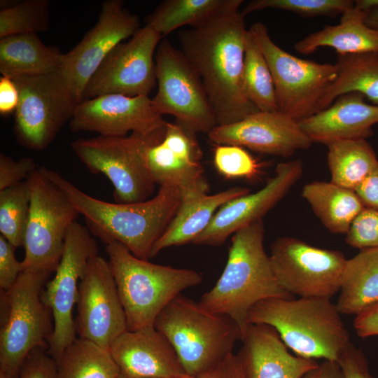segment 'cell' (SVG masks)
Returning <instances> with one entry per match:
<instances>
[{"instance_id": "6", "label": "cell", "mask_w": 378, "mask_h": 378, "mask_svg": "<svg viewBox=\"0 0 378 378\" xmlns=\"http://www.w3.org/2000/svg\"><path fill=\"white\" fill-rule=\"evenodd\" d=\"M153 326L169 340L185 372L195 377L233 353L235 342L241 340L231 318L208 312L181 294L161 311Z\"/></svg>"}, {"instance_id": "9", "label": "cell", "mask_w": 378, "mask_h": 378, "mask_svg": "<svg viewBox=\"0 0 378 378\" xmlns=\"http://www.w3.org/2000/svg\"><path fill=\"white\" fill-rule=\"evenodd\" d=\"M269 65L278 111L300 122L321 111L322 100L336 78L337 65L298 57L270 38L262 22L249 29Z\"/></svg>"}, {"instance_id": "2", "label": "cell", "mask_w": 378, "mask_h": 378, "mask_svg": "<svg viewBox=\"0 0 378 378\" xmlns=\"http://www.w3.org/2000/svg\"><path fill=\"white\" fill-rule=\"evenodd\" d=\"M41 172L65 194L92 235L106 245L117 241L136 257L148 260L153 247L163 234L181 203L178 190L161 186L155 196L131 204L101 200L83 192L55 170L39 167Z\"/></svg>"}, {"instance_id": "48", "label": "cell", "mask_w": 378, "mask_h": 378, "mask_svg": "<svg viewBox=\"0 0 378 378\" xmlns=\"http://www.w3.org/2000/svg\"><path fill=\"white\" fill-rule=\"evenodd\" d=\"M302 378H344L337 361L325 360Z\"/></svg>"}, {"instance_id": "34", "label": "cell", "mask_w": 378, "mask_h": 378, "mask_svg": "<svg viewBox=\"0 0 378 378\" xmlns=\"http://www.w3.org/2000/svg\"><path fill=\"white\" fill-rule=\"evenodd\" d=\"M241 87L246 98L260 111H278L269 65L249 29L245 41Z\"/></svg>"}, {"instance_id": "49", "label": "cell", "mask_w": 378, "mask_h": 378, "mask_svg": "<svg viewBox=\"0 0 378 378\" xmlns=\"http://www.w3.org/2000/svg\"><path fill=\"white\" fill-rule=\"evenodd\" d=\"M354 7L365 12L378 10V0H357L354 1Z\"/></svg>"}, {"instance_id": "30", "label": "cell", "mask_w": 378, "mask_h": 378, "mask_svg": "<svg viewBox=\"0 0 378 378\" xmlns=\"http://www.w3.org/2000/svg\"><path fill=\"white\" fill-rule=\"evenodd\" d=\"M337 74L326 93L321 111L340 96L358 92L378 106V52L337 55Z\"/></svg>"}, {"instance_id": "27", "label": "cell", "mask_w": 378, "mask_h": 378, "mask_svg": "<svg viewBox=\"0 0 378 378\" xmlns=\"http://www.w3.org/2000/svg\"><path fill=\"white\" fill-rule=\"evenodd\" d=\"M63 55L45 45L35 33L5 36L0 38V72L12 79L57 73Z\"/></svg>"}, {"instance_id": "36", "label": "cell", "mask_w": 378, "mask_h": 378, "mask_svg": "<svg viewBox=\"0 0 378 378\" xmlns=\"http://www.w3.org/2000/svg\"><path fill=\"white\" fill-rule=\"evenodd\" d=\"M48 0H25L0 10V38L47 31L50 27Z\"/></svg>"}, {"instance_id": "7", "label": "cell", "mask_w": 378, "mask_h": 378, "mask_svg": "<svg viewBox=\"0 0 378 378\" xmlns=\"http://www.w3.org/2000/svg\"><path fill=\"white\" fill-rule=\"evenodd\" d=\"M50 272L23 270L7 290H1L3 317L0 330V373L18 378L27 355L35 348L48 347L53 332L50 309L42 300Z\"/></svg>"}, {"instance_id": "33", "label": "cell", "mask_w": 378, "mask_h": 378, "mask_svg": "<svg viewBox=\"0 0 378 378\" xmlns=\"http://www.w3.org/2000/svg\"><path fill=\"white\" fill-rule=\"evenodd\" d=\"M56 378H120L109 349L76 338L55 360Z\"/></svg>"}, {"instance_id": "51", "label": "cell", "mask_w": 378, "mask_h": 378, "mask_svg": "<svg viewBox=\"0 0 378 378\" xmlns=\"http://www.w3.org/2000/svg\"><path fill=\"white\" fill-rule=\"evenodd\" d=\"M174 378H197L195 377H193V376H190L186 373H184V374H182L181 375H178L177 377H175Z\"/></svg>"}, {"instance_id": "20", "label": "cell", "mask_w": 378, "mask_h": 378, "mask_svg": "<svg viewBox=\"0 0 378 378\" xmlns=\"http://www.w3.org/2000/svg\"><path fill=\"white\" fill-rule=\"evenodd\" d=\"M208 136L216 145H237L284 158L312 144L299 122L279 111H258L238 122L217 125Z\"/></svg>"}, {"instance_id": "8", "label": "cell", "mask_w": 378, "mask_h": 378, "mask_svg": "<svg viewBox=\"0 0 378 378\" xmlns=\"http://www.w3.org/2000/svg\"><path fill=\"white\" fill-rule=\"evenodd\" d=\"M166 125L148 133L80 138L72 141L71 146L92 174H104L110 180L115 202H141L148 200L156 186L148 167L147 154L164 138Z\"/></svg>"}, {"instance_id": "39", "label": "cell", "mask_w": 378, "mask_h": 378, "mask_svg": "<svg viewBox=\"0 0 378 378\" xmlns=\"http://www.w3.org/2000/svg\"><path fill=\"white\" fill-rule=\"evenodd\" d=\"M345 240L360 250L378 247V210L365 207L352 223Z\"/></svg>"}, {"instance_id": "38", "label": "cell", "mask_w": 378, "mask_h": 378, "mask_svg": "<svg viewBox=\"0 0 378 378\" xmlns=\"http://www.w3.org/2000/svg\"><path fill=\"white\" fill-rule=\"evenodd\" d=\"M214 163L218 172L228 179L255 178L261 174L263 167L244 147L231 144L216 146Z\"/></svg>"}, {"instance_id": "31", "label": "cell", "mask_w": 378, "mask_h": 378, "mask_svg": "<svg viewBox=\"0 0 378 378\" xmlns=\"http://www.w3.org/2000/svg\"><path fill=\"white\" fill-rule=\"evenodd\" d=\"M242 2V0H167L147 16L146 22L163 38L181 27H195L225 12L239 8Z\"/></svg>"}, {"instance_id": "40", "label": "cell", "mask_w": 378, "mask_h": 378, "mask_svg": "<svg viewBox=\"0 0 378 378\" xmlns=\"http://www.w3.org/2000/svg\"><path fill=\"white\" fill-rule=\"evenodd\" d=\"M38 167L29 157L14 160L10 157L0 154V191L27 179Z\"/></svg>"}, {"instance_id": "45", "label": "cell", "mask_w": 378, "mask_h": 378, "mask_svg": "<svg viewBox=\"0 0 378 378\" xmlns=\"http://www.w3.org/2000/svg\"><path fill=\"white\" fill-rule=\"evenodd\" d=\"M197 378H246L237 354L228 355L218 365Z\"/></svg>"}, {"instance_id": "13", "label": "cell", "mask_w": 378, "mask_h": 378, "mask_svg": "<svg viewBox=\"0 0 378 378\" xmlns=\"http://www.w3.org/2000/svg\"><path fill=\"white\" fill-rule=\"evenodd\" d=\"M270 259L280 286L300 298L330 299L340 291L347 261L340 251L321 248L295 237L271 245Z\"/></svg>"}, {"instance_id": "16", "label": "cell", "mask_w": 378, "mask_h": 378, "mask_svg": "<svg viewBox=\"0 0 378 378\" xmlns=\"http://www.w3.org/2000/svg\"><path fill=\"white\" fill-rule=\"evenodd\" d=\"M77 316L79 337L109 349L127 330L122 304L109 262L97 255L92 258L78 284Z\"/></svg>"}, {"instance_id": "28", "label": "cell", "mask_w": 378, "mask_h": 378, "mask_svg": "<svg viewBox=\"0 0 378 378\" xmlns=\"http://www.w3.org/2000/svg\"><path fill=\"white\" fill-rule=\"evenodd\" d=\"M302 196L322 224L334 234H346L357 216L365 208L353 190L331 181L305 184Z\"/></svg>"}, {"instance_id": "22", "label": "cell", "mask_w": 378, "mask_h": 378, "mask_svg": "<svg viewBox=\"0 0 378 378\" xmlns=\"http://www.w3.org/2000/svg\"><path fill=\"white\" fill-rule=\"evenodd\" d=\"M237 356L246 378H302L318 366L315 359L291 354L277 331L250 323Z\"/></svg>"}, {"instance_id": "52", "label": "cell", "mask_w": 378, "mask_h": 378, "mask_svg": "<svg viewBox=\"0 0 378 378\" xmlns=\"http://www.w3.org/2000/svg\"><path fill=\"white\" fill-rule=\"evenodd\" d=\"M0 378H8V377L5 376L4 374L0 373Z\"/></svg>"}, {"instance_id": "32", "label": "cell", "mask_w": 378, "mask_h": 378, "mask_svg": "<svg viewBox=\"0 0 378 378\" xmlns=\"http://www.w3.org/2000/svg\"><path fill=\"white\" fill-rule=\"evenodd\" d=\"M327 146L330 181L343 188L354 190L378 164L366 139L337 141Z\"/></svg>"}, {"instance_id": "42", "label": "cell", "mask_w": 378, "mask_h": 378, "mask_svg": "<svg viewBox=\"0 0 378 378\" xmlns=\"http://www.w3.org/2000/svg\"><path fill=\"white\" fill-rule=\"evenodd\" d=\"M337 362L344 378H374L365 354L351 342L342 352Z\"/></svg>"}, {"instance_id": "21", "label": "cell", "mask_w": 378, "mask_h": 378, "mask_svg": "<svg viewBox=\"0 0 378 378\" xmlns=\"http://www.w3.org/2000/svg\"><path fill=\"white\" fill-rule=\"evenodd\" d=\"M109 351L122 378H174L186 373L169 340L154 326L125 331Z\"/></svg>"}, {"instance_id": "4", "label": "cell", "mask_w": 378, "mask_h": 378, "mask_svg": "<svg viewBox=\"0 0 378 378\" xmlns=\"http://www.w3.org/2000/svg\"><path fill=\"white\" fill-rule=\"evenodd\" d=\"M329 298H268L249 310L248 323L273 327L298 356L337 361L349 344V334Z\"/></svg>"}, {"instance_id": "11", "label": "cell", "mask_w": 378, "mask_h": 378, "mask_svg": "<svg viewBox=\"0 0 378 378\" xmlns=\"http://www.w3.org/2000/svg\"><path fill=\"white\" fill-rule=\"evenodd\" d=\"M13 80L20 94L13 125L16 139L27 149L43 150L72 118L80 102L59 71Z\"/></svg>"}, {"instance_id": "47", "label": "cell", "mask_w": 378, "mask_h": 378, "mask_svg": "<svg viewBox=\"0 0 378 378\" xmlns=\"http://www.w3.org/2000/svg\"><path fill=\"white\" fill-rule=\"evenodd\" d=\"M20 101L18 87L12 78H0V113L6 115L15 111Z\"/></svg>"}, {"instance_id": "18", "label": "cell", "mask_w": 378, "mask_h": 378, "mask_svg": "<svg viewBox=\"0 0 378 378\" xmlns=\"http://www.w3.org/2000/svg\"><path fill=\"white\" fill-rule=\"evenodd\" d=\"M166 123L149 96L109 94L80 102L69 125L74 132L122 136L129 132L148 133Z\"/></svg>"}, {"instance_id": "23", "label": "cell", "mask_w": 378, "mask_h": 378, "mask_svg": "<svg viewBox=\"0 0 378 378\" xmlns=\"http://www.w3.org/2000/svg\"><path fill=\"white\" fill-rule=\"evenodd\" d=\"M378 123V106L368 104L360 93L351 92L337 97L328 108L299 125L313 142L326 144L342 141L366 139Z\"/></svg>"}, {"instance_id": "41", "label": "cell", "mask_w": 378, "mask_h": 378, "mask_svg": "<svg viewBox=\"0 0 378 378\" xmlns=\"http://www.w3.org/2000/svg\"><path fill=\"white\" fill-rule=\"evenodd\" d=\"M55 360L48 353V347L33 349L20 368L18 378H56Z\"/></svg>"}, {"instance_id": "15", "label": "cell", "mask_w": 378, "mask_h": 378, "mask_svg": "<svg viewBox=\"0 0 378 378\" xmlns=\"http://www.w3.org/2000/svg\"><path fill=\"white\" fill-rule=\"evenodd\" d=\"M162 38L146 24L130 41L118 44L90 78L83 100L109 94L148 96L157 83L155 51Z\"/></svg>"}, {"instance_id": "43", "label": "cell", "mask_w": 378, "mask_h": 378, "mask_svg": "<svg viewBox=\"0 0 378 378\" xmlns=\"http://www.w3.org/2000/svg\"><path fill=\"white\" fill-rule=\"evenodd\" d=\"M15 248L0 234V288L7 290L22 272V262L15 255Z\"/></svg>"}, {"instance_id": "37", "label": "cell", "mask_w": 378, "mask_h": 378, "mask_svg": "<svg viewBox=\"0 0 378 378\" xmlns=\"http://www.w3.org/2000/svg\"><path fill=\"white\" fill-rule=\"evenodd\" d=\"M354 6V1L351 0H253L241 13L245 16L255 11L273 8L293 12L307 18H334L342 15Z\"/></svg>"}, {"instance_id": "29", "label": "cell", "mask_w": 378, "mask_h": 378, "mask_svg": "<svg viewBox=\"0 0 378 378\" xmlns=\"http://www.w3.org/2000/svg\"><path fill=\"white\" fill-rule=\"evenodd\" d=\"M336 307L356 315L378 302V247L360 249L347 260Z\"/></svg>"}, {"instance_id": "53", "label": "cell", "mask_w": 378, "mask_h": 378, "mask_svg": "<svg viewBox=\"0 0 378 378\" xmlns=\"http://www.w3.org/2000/svg\"><path fill=\"white\" fill-rule=\"evenodd\" d=\"M120 378H122V377H120Z\"/></svg>"}, {"instance_id": "46", "label": "cell", "mask_w": 378, "mask_h": 378, "mask_svg": "<svg viewBox=\"0 0 378 378\" xmlns=\"http://www.w3.org/2000/svg\"><path fill=\"white\" fill-rule=\"evenodd\" d=\"M354 191L365 207L378 210V164Z\"/></svg>"}, {"instance_id": "35", "label": "cell", "mask_w": 378, "mask_h": 378, "mask_svg": "<svg viewBox=\"0 0 378 378\" xmlns=\"http://www.w3.org/2000/svg\"><path fill=\"white\" fill-rule=\"evenodd\" d=\"M29 206L27 180L0 191V234L15 248L24 245Z\"/></svg>"}, {"instance_id": "3", "label": "cell", "mask_w": 378, "mask_h": 378, "mask_svg": "<svg viewBox=\"0 0 378 378\" xmlns=\"http://www.w3.org/2000/svg\"><path fill=\"white\" fill-rule=\"evenodd\" d=\"M264 236L262 220L236 232L223 272L198 302L208 312L231 318L240 329L241 340L249 326L248 313L255 303L268 298H293L275 277L264 248Z\"/></svg>"}, {"instance_id": "1", "label": "cell", "mask_w": 378, "mask_h": 378, "mask_svg": "<svg viewBox=\"0 0 378 378\" xmlns=\"http://www.w3.org/2000/svg\"><path fill=\"white\" fill-rule=\"evenodd\" d=\"M234 8L179 33L181 51L200 76L217 125L260 111L244 96L241 76L248 29Z\"/></svg>"}, {"instance_id": "26", "label": "cell", "mask_w": 378, "mask_h": 378, "mask_svg": "<svg viewBox=\"0 0 378 378\" xmlns=\"http://www.w3.org/2000/svg\"><path fill=\"white\" fill-rule=\"evenodd\" d=\"M147 162L156 185L176 187L181 200L209 194L204 169L200 161L189 154L161 141L149 149Z\"/></svg>"}, {"instance_id": "50", "label": "cell", "mask_w": 378, "mask_h": 378, "mask_svg": "<svg viewBox=\"0 0 378 378\" xmlns=\"http://www.w3.org/2000/svg\"><path fill=\"white\" fill-rule=\"evenodd\" d=\"M365 22L369 27L378 31V10L368 12Z\"/></svg>"}, {"instance_id": "10", "label": "cell", "mask_w": 378, "mask_h": 378, "mask_svg": "<svg viewBox=\"0 0 378 378\" xmlns=\"http://www.w3.org/2000/svg\"><path fill=\"white\" fill-rule=\"evenodd\" d=\"M30 191L29 218L24 240L22 271L55 272L66 236L80 214L65 194L39 167L27 178Z\"/></svg>"}, {"instance_id": "5", "label": "cell", "mask_w": 378, "mask_h": 378, "mask_svg": "<svg viewBox=\"0 0 378 378\" xmlns=\"http://www.w3.org/2000/svg\"><path fill=\"white\" fill-rule=\"evenodd\" d=\"M106 251L128 330L153 326L157 316L175 297L203 280L195 270L140 259L117 241L106 244Z\"/></svg>"}, {"instance_id": "17", "label": "cell", "mask_w": 378, "mask_h": 378, "mask_svg": "<svg viewBox=\"0 0 378 378\" xmlns=\"http://www.w3.org/2000/svg\"><path fill=\"white\" fill-rule=\"evenodd\" d=\"M139 17L124 6L122 0H106L94 26L69 52L63 55L59 73L78 100L90 78L108 54L139 29Z\"/></svg>"}, {"instance_id": "24", "label": "cell", "mask_w": 378, "mask_h": 378, "mask_svg": "<svg viewBox=\"0 0 378 378\" xmlns=\"http://www.w3.org/2000/svg\"><path fill=\"white\" fill-rule=\"evenodd\" d=\"M249 192L247 188L233 187L213 195L181 200L174 217L154 244L150 258L164 248L192 243L208 227L222 205Z\"/></svg>"}, {"instance_id": "12", "label": "cell", "mask_w": 378, "mask_h": 378, "mask_svg": "<svg viewBox=\"0 0 378 378\" xmlns=\"http://www.w3.org/2000/svg\"><path fill=\"white\" fill-rule=\"evenodd\" d=\"M158 90L152 99L162 115L196 134H207L217 126L216 115L202 80L181 50L162 39L155 52Z\"/></svg>"}, {"instance_id": "44", "label": "cell", "mask_w": 378, "mask_h": 378, "mask_svg": "<svg viewBox=\"0 0 378 378\" xmlns=\"http://www.w3.org/2000/svg\"><path fill=\"white\" fill-rule=\"evenodd\" d=\"M354 327L360 337L378 335V302L356 315Z\"/></svg>"}, {"instance_id": "25", "label": "cell", "mask_w": 378, "mask_h": 378, "mask_svg": "<svg viewBox=\"0 0 378 378\" xmlns=\"http://www.w3.org/2000/svg\"><path fill=\"white\" fill-rule=\"evenodd\" d=\"M368 12L354 6L341 15L335 25H326L294 45L302 55H310L321 47L333 48L337 55L378 52V31L365 22Z\"/></svg>"}, {"instance_id": "14", "label": "cell", "mask_w": 378, "mask_h": 378, "mask_svg": "<svg viewBox=\"0 0 378 378\" xmlns=\"http://www.w3.org/2000/svg\"><path fill=\"white\" fill-rule=\"evenodd\" d=\"M97 255L98 246L92 234L76 221L66 236L55 275L46 283L41 295L52 312L54 328L48 353L55 360L77 338L73 309L77 302L78 284L89 260Z\"/></svg>"}, {"instance_id": "19", "label": "cell", "mask_w": 378, "mask_h": 378, "mask_svg": "<svg viewBox=\"0 0 378 378\" xmlns=\"http://www.w3.org/2000/svg\"><path fill=\"white\" fill-rule=\"evenodd\" d=\"M302 172L303 164L300 159L278 164L274 176L260 190L238 197L222 205L208 227L192 244L219 246L240 229L262 220V217L299 181Z\"/></svg>"}]
</instances>
